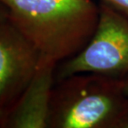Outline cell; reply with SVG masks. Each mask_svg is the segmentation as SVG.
<instances>
[{"label":"cell","instance_id":"cell-1","mask_svg":"<svg viewBox=\"0 0 128 128\" xmlns=\"http://www.w3.org/2000/svg\"><path fill=\"white\" fill-rule=\"evenodd\" d=\"M10 20L40 53V60L60 62L90 42L99 17L94 0H1Z\"/></svg>","mask_w":128,"mask_h":128},{"label":"cell","instance_id":"cell-2","mask_svg":"<svg viewBox=\"0 0 128 128\" xmlns=\"http://www.w3.org/2000/svg\"><path fill=\"white\" fill-rule=\"evenodd\" d=\"M127 116L122 79L80 72L56 81L48 128H122Z\"/></svg>","mask_w":128,"mask_h":128},{"label":"cell","instance_id":"cell-3","mask_svg":"<svg viewBox=\"0 0 128 128\" xmlns=\"http://www.w3.org/2000/svg\"><path fill=\"white\" fill-rule=\"evenodd\" d=\"M98 26L90 42L56 68V81L80 72H95L123 79L128 75V17L98 0Z\"/></svg>","mask_w":128,"mask_h":128},{"label":"cell","instance_id":"cell-4","mask_svg":"<svg viewBox=\"0 0 128 128\" xmlns=\"http://www.w3.org/2000/svg\"><path fill=\"white\" fill-rule=\"evenodd\" d=\"M40 53L9 18L0 21V109L8 112L40 63Z\"/></svg>","mask_w":128,"mask_h":128},{"label":"cell","instance_id":"cell-5","mask_svg":"<svg viewBox=\"0 0 128 128\" xmlns=\"http://www.w3.org/2000/svg\"><path fill=\"white\" fill-rule=\"evenodd\" d=\"M56 66L53 62L40 60L31 81L6 113L2 128H48Z\"/></svg>","mask_w":128,"mask_h":128},{"label":"cell","instance_id":"cell-6","mask_svg":"<svg viewBox=\"0 0 128 128\" xmlns=\"http://www.w3.org/2000/svg\"><path fill=\"white\" fill-rule=\"evenodd\" d=\"M128 17V0H102Z\"/></svg>","mask_w":128,"mask_h":128},{"label":"cell","instance_id":"cell-7","mask_svg":"<svg viewBox=\"0 0 128 128\" xmlns=\"http://www.w3.org/2000/svg\"><path fill=\"white\" fill-rule=\"evenodd\" d=\"M9 18V11L8 7L0 0V21Z\"/></svg>","mask_w":128,"mask_h":128},{"label":"cell","instance_id":"cell-8","mask_svg":"<svg viewBox=\"0 0 128 128\" xmlns=\"http://www.w3.org/2000/svg\"><path fill=\"white\" fill-rule=\"evenodd\" d=\"M6 116V112L0 109V128H2V125H4V121Z\"/></svg>","mask_w":128,"mask_h":128},{"label":"cell","instance_id":"cell-9","mask_svg":"<svg viewBox=\"0 0 128 128\" xmlns=\"http://www.w3.org/2000/svg\"><path fill=\"white\" fill-rule=\"evenodd\" d=\"M122 81H123L124 90H125V92H126V93L128 95V75L122 79Z\"/></svg>","mask_w":128,"mask_h":128},{"label":"cell","instance_id":"cell-10","mask_svg":"<svg viewBox=\"0 0 128 128\" xmlns=\"http://www.w3.org/2000/svg\"><path fill=\"white\" fill-rule=\"evenodd\" d=\"M122 128H128V116H127V118L126 119V121H125L123 126H122Z\"/></svg>","mask_w":128,"mask_h":128}]
</instances>
